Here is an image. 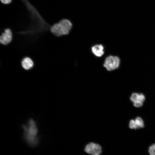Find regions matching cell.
I'll return each mask as SVG.
<instances>
[{"instance_id":"cell-1","label":"cell","mask_w":155,"mask_h":155,"mask_svg":"<svg viewBox=\"0 0 155 155\" xmlns=\"http://www.w3.org/2000/svg\"><path fill=\"white\" fill-rule=\"evenodd\" d=\"M23 128L25 131L24 137L25 140L30 146H35L38 142L37 137L38 130L35 122L31 119L29 121L28 127L24 126Z\"/></svg>"},{"instance_id":"cell-2","label":"cell","mask_w":155,"mask_h":155,"mask_svg":"<svg viewBox=\"0 0 155 155\" xmlns=\"http://www.w3.org/2000/svg\"><path fill=\"white\" fill-rule=\"evenodd\" d=\"M72 26L71 22L67 19H63L53 25L51 28V32L56 36L68 34Z\"/></svg>"},{"instance_id":"cell-3","label":"cell","mask_w":155,"mask_h":155,"mask_svg":"<svg viewBox=\"0 0 155 155\" xmlns=\"http://www.w3.org/2000/svg\"><path fill=\"white\" fill-rule=\"evenodd\" d=\"M120 63V59L118 57L110 55L106 58L103 65L108 71H112L118 69Z\"/></svg>"},{"instance_id":"cell-4","label":"cell","mask_w":155,"mask_h":155,"mask_svg":"<svg viewBox=\"0 0 155 155\" xmlns=\"http://www.w3.org/2000/svg\"><path fill=\"white\" fill-rule=\"evenodd\" d=\"M85 151L92 155H100L102 152V148L99 144L90 142L86 146Z\"/></svg>"},{"instance_id":"cell-5","label":"cell","mask_w":155,"mask_h":155,"mask_svg":"<svg viewBox=\"0 0 155 155\" xmlns=\"http://www.w3.org/2000/svg\"><path fill=\"white\" fill-rule=\"evenodd\" d=\"M12 39V34L11 30L9 29H7L5 30L0 37V42L3 45H7L9 44Z\"/></svg>"},{"instance_id":"cell-6","label":"cell","mask_w":155,"mask_h":155,"mask_svg":"<svg viewBox=\"0 0 155 155\" xmlns=\"http://www.w3.org/2000/svg\"><path fill=\"white\" fill-rule=\"evenodd\" d=\"M93 53L97 57H101L104 54V48L101 44H96L93 46L92 48Z\"/></svg>"},{"instance_id":"cell-7","label":"cell","mask_w":155,"mask_h":155,"mask_svg":"<svg viewBox=\"0 0 155 155\" xmlns=\"http://www.w3.org/2000/svg\"><path fill=\"white\" fill-rule=\"evenodd\" d=\"M34 63L32 60L28 57L24 58L22 62V65L24 69L28 70L33 66Z\"/></svg>"},{"instance_id":"cell-8","label":"cell","mask_w":155,"mask_h":155,"mask_svg":"<svg viewBox=\"0 0 155 155\" xmlns=\"http://www.w3.org/2000/svg\"><path fill=\"white\" fill-rule=\"evenodd\" d=\"M138 128H142L144 127V123L142 119L140 117H137L135 120Z\"/></svg>"},{"instance_id":"cell-9","label":"cell","mask_w":155,"mask_h":155,"mask_svg":"<svg viewBox=\"0 0 155 155\" xmlns=\"http://www.w3.org/2000/svg\"><path fill=\"white\" fill-rule=\"evenodd\" d=\"M139 94L137 93H132L130 97V99L131 101L134 102L138 100Z\"/></svg>"},{"instance_id":"cell-10","label":"cell","mask_w":155,"mask_h":155,"mask_svg":"<svg viewBox=\"0 0 155 155\" xmlns=\"http://www.w3.org/2000/svg\"><path fill=\"white\" fill-rule=\"evenodd\" d=\"M129 127L131 129H136L138 128L135 120L133 119H131L130 121L129 124Z\"/></svg>"},{"instance_id":"cell-11","label":"cell","mask_w":155,"mask_h":155,"mask_svg":"<svg viewBox=\"0 0 155 155\" xmlns=\"http://www.w3.org/2000/svg\"><path fill=\"white\" fill-rule=\"evenodd\" d=\"M148 152L150 155H155V144L152 145L150 146Z\"/></svg>"},{"instance_id":"cell-12","label":"cell","mask_w":155,"mask_h":155,"mask_svg":"<svg viewBox=\"0 0 155 155\" xmlns=\"http://www.w3.org/2000/svg\"><path fill=\"white\" fill-rule=\"evenodd\" d=\"M133 103V105L137 107H140L143 105V102L139 100H137Z\"/></svg>"},{"instance_id":"cell-13","label":"cell","mask_w":155,"mask_h":155,"mask_svg":"<svg viewBox=\"0 0 155 155\" xmlns=\"http://www.w3.org/2000/svg\"><path fill=\"white\" fill-rule=\"evenodd\" d=\"M145 96L144 94L142 93L139 94L138 100L140 101L143 103L145 101Z\"/></svg>"},{"instance_id":"cell-14","label":"cell","mask_w":155,"mask_h":155,"mask_svg":"<svg viewBox=\"0 0 155 155\" xmlns=\"http://www.w3.org/2000/svg\"><path fill=\"white\" fill-rule=\"evenodd\" d=\"M1 2L4 4H8L11 3V0H1Z\"/></svg>"}]
</instances>
